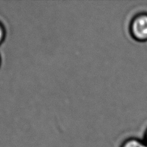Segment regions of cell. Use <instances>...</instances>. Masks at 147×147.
Instances as JSON below:
<instances>
[{"instance_id":"obj_1","label":"cell","mask_w":147,"mask_h":147,"mask_svg":"<svg viewBox=\"0 0 147 147\" xmlns=\"http://www.w3.org/2000/svg\"><path fill=\"white\" fill-rule=\"evenodd\" d=\"M129 32L132 39L140 43L147 41V13L135 15L129 25Z\"/></svg>"},{"instance_id":"obj_2","label":"cell","mask_w":147,"mask_h":147,"mask_svg":"<svg viewBox=\"0 0 147 147\" xmlns=\"http://www.w3.org/2000/svg\"><path fill=\"white\" fill-rule=\"evenodd\" d=\"M120 147H147V146L143 140L132 138L125 140Z\"/></svg>"},{"instance_id":"obj_3","label":"cell","mask_w":147,"mask_h":147,"mask_svg":"<svg viewBox=\"0 0 147 147\" xmlns=\"http://www.w3.org/2000/svg\"><path fill=\"white\" fill-rule=\"evenodd\" d=\"M6 38V29L5 26L0 22V45L5 41Z\"/></svg>"},{"instance_id":"obj_4","label":"cell","mask_w":147,"mask_h":147,"mask_svg":"<svg viewBox=\"0 0 147 147\" xmlns=\"http://www.w3.org/2000/svg\"><path fill=\"white\" fill-rule=\"evenodd\" d=\"M144 142L145 143V144L146 145V146H147V128H146V131H145V137H144Z\"/></svg>"},{"instance_id":"obj_5","label":"cell","mask_w":147,"mask_h":147,"mask_svg":"<svg viewBox=\"0 0 147 147\" xmlns=\"http://www.w3.org/2000/svg\"><path fill=\"white\" fill-rule=\"evenodd\" d=\"M1 57H0V66H1Z\"/></svg>"}]
</instances>
